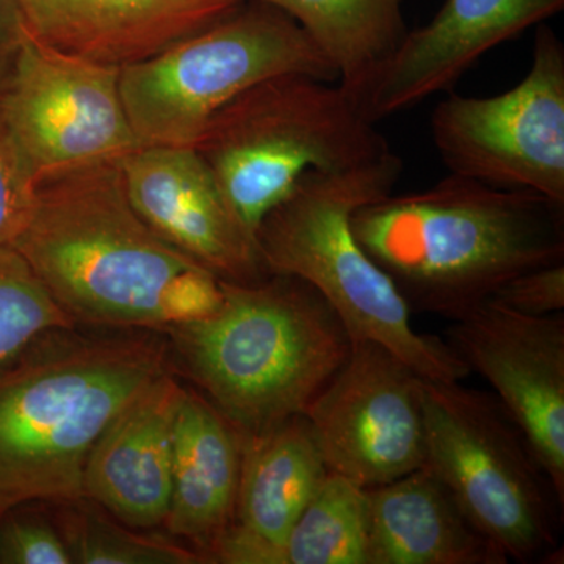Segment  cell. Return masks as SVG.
I'll return each instance as SVG.
<instances>
[{
	"instance_id": "cell-1",
	"label": "cell",
	"mask_w": 564,
	"mask_h": 564,
	"mask_svg": "<svg viewBox=\"0 0 564 564\" xmlns=\"http://www.w3.org/2000/svg\"><path fill=\"white\" fill-rule=\"evenodd\" d=\"M11 247L76 323L169 334L220 302V280L133 209L120 162L40 181Z\"/></svg>"
},
{
	"instance_id": "cell-2",
	"label": "cell",
	"mask_w": 564,
	"mask_h": 564,
	"mask_svg": "<svg viewBox=\"0 0 564 564\" xmlns=\"http://www.w3.org/2000/svg\"><path fill=\"white\" fill-rule=\"evenodd\" d=\"M351 228L411 313L452 322L518 274L564 262V204L458 174L362 204Z\"/></svg>"
},
{
	"instance_id": "cell-3",
	"label": "cell",
	"mask_w": 564,
	"mask_h": 564,
	"mask_svg": "<svg viewBox=\"0 0 564 564\" xmlns=\"http://www.w3.org/2000/svg\"><path fill=\"white\" fill-rule=\"evenodd\" d=\"M76 328L43 333L0 364V518L25 503L84 499L93 445L170 370V347L152 332Z\"/></svg>"
},
{
	"instance_id": "cell-4",
	"label": "cell",
	"mask_w": 564,
	"mask_h": 564,
	"mask_svg": "<svg viewBox=\"0 0 564 564\" xmlns=\"http://www.w3.org/2000/svg\"><path fill=\"white\" fill-rule=\"evenodd\" d=\"M217 307L166 334L188 377L245 436L306 413L352 339L321 292L289 274L220 281Z\"/></svg>"
},
{
	"instance_id": "cell-5",
	"label": "cell",
	"mask_w": 564,
	"mask_h": 564,
	"mask_svg": "<svg viewBox=\"0 0 564 564\" xmlns=\"http://www.w3.org/2000/svg\"><path fill=\"white\" fill-rule=\"evenodd\" d=\"M402 172L389 151L344 172L303 174L263 218L259 248L270 274L300 278L321 292L352 340L383 345L429 380L462 381L469 367L440 337L415 332L410 306L352 232L355 210L393 192Z\"/></svg>"
},
{
	"instance_id": "cell-6",
	"label": "cell",
	"mask_w": 564,
	"mask_h": 564,
	"mask_svg": "<svg viewBox=\"0 0 564 564\" xmlns=\"http://www.w3.org/2000/svg\"><path fill=\"white\" fill-rule=\"evenodd\" d=\"M195 150L256 237L263 218L307 172H344L391 151L343 84L282 74L212 117Z\"/></svg>"
},
{
	"instance_id": "cell-7",
	"label": "cell",
	"mask_w": 564,
	"mask_h": 564,
	"mask_svg": "<svg viewBox=\"0 0 564 564\" xmlns=\"http://www.w3.org/2000/svg\"><path fill=\"white\" fill-rule=\"evenodd\" d=\"M282 74L339 79L289 14L262 0H243L202 32L120 69V88L140 147L195 148L226 104Z\"/></svg>"
},
{
	"instance_id": "cell-8",
	"label": "cell",
	"mask_w": 564,
	"mask_h": 564,
	"mask_svg": "<svg viewBox=\"0 0 564 564\" xmlns=\"http://www.w3.org/2000/svg\"><path fill=\"white\" fill-rule=\"evenodd\" d=\"M425 467L507 558L551 563L564 503L496 395L459 381L422 378Z\"/></svg>"
},
{
	"instance_id": "cell-9",
	"label": "cell",
	"mask_w": 564,
	"mask_h": 564,
	"mask_svg": "<svg viewBox=\"0 0 564 564\" xmlns=\"http://www.w3.org/2000/svg\"><path fill=\"white\" fill-rule=\"evenodd\" d=\"M432 139L451 174L564 204V46L547 25L532 65L491 98L451 95L433 110Z\"/></svg>"
},
{
	"instance_id": "cell-10",
	"label": "cell",
	"mask_w": 564,
	"mask_h": 564,
	"mask_svg": "<svg viewBox=\"0 0 564 564\" xmlns=\"http://www.w3.org/2000/svg\"><path fill=\"white\" fill-rule=\"evenodd\" d=\"M0 118L39 182L120 162L140 148L120 69L54 50L29 32L0 90Z\"/></svg>"
},
{
	"instance_id": "cell-11",
	"label": "cell",
	"mask_w": 564,
	"mask_h": 564,
	"mask_svg": "<svg viewBox=\"0 0 564 564\" xmlns=\"http://www.w3.org/2000/svg\"><path fill=\"white\" fill-rule=\"evenodd\" d=\"M422 378L383 345L352 340L304 413L329 473L369 489L425 466Z\"/></svg>"
},
{
	"instance_id": "cell-12",
	"label": "cell",
	"mask_w": 564,
	"mask_h": 564,
	"mask_svg": "<svg viewBox=\"0 0 564 564\" xmlns=\"http://www.w3.org/2000/svg\"><path fill=\"white\" fill-rule=\"evenodd\" d=\"M448 345L492 386L564 503V315L530 317L484 302L454 321Z\"/></svg>"
},
{
	"instance_id": "cell-13",
	"label": "cell",
	"mask_w": 564,
	"mask_h": 564,
	"mask_svg": "<svg viewBox=\"0 0 564 564\" xmlns=\"http://www.w3.org/2000/svg\"><path fill=\"white\" fill-rule=\"evenodd\" d=\"M120 170L137 214L217 280L248 284L270 276L258 237L195 148L140 147L121 159Z\"/></svg>"
},
{
	"instance_id": "cell-14",
	"label": "cell",
	"mask_w": 564,
	"mask_h": 564,
	"mask_svg": "<svg viewBox=\"0 0 564 564\" xmlns=\"http://www.w3.org/2000/svg\"><path fill=\"white\" fill-rule=\"evenodd\" d=\"M563 7L564 0H445L429 24L406 32L355 96L375 122L413 109Z\"/></svg>"
},
{
	"instance_id": "cell-15",
	"label": "cell",
	"mask_w": 564,
	"mask_h": 564,
	"mask_svg": "<svg viewBox=\"0 0 564 564\" xmlns=\"http://www.w3.org/2000/svg\"><path fill=\"white\" fill-rule=\"evenodd\" d=\"M185 388L165 372L111 419L84 470V499L132 529L165 524L172 502L174 421Z\"/></svg>"
},
{
	"instance_id": "cell-16",
	"label": "cell",
	"mask_w": 564,
	"mask_h": 564,
	"mask_svg": "<svg viewBox=\"0 0 564 564\" xmlns=\"http://www.w3.org/2000/svg\"><path fill=\"white\" fill-rule=\"evenodd\" d=\"M243 0H20L33 39L122 69L202 32Z\"/></svg>"
},
{
	"instance_id": "cell-17",
	"label": "cell",
	"mask_w": 564,
	"mask_h": 564,
	"mask_svg": "<svg viewBox=\"0 0 564 564\" xmlns=\"http://www.w3.org/2000/svg\"><path fill=\"white\" fill-rule=\"evenodd\" d=\"M328 473L304 414L256 436L243 434L236 513L210 563L273 564Z\"/></svg>"
},
{
	"instance_id": "cell-18",
	"label": "cell",
	"mask_w": 564,
	"mask_h": 564,
	"mask_svg": "<svg viewBox=\"0 0 564 564\" xmlns=\"http://www.w3.org/2000/svg\"><path fill=\"white\" fill-rule=\"evenodd\" d=\"M243 434L202 393L185 389L173 436V489L165 525L204 562L236 513Z\"/></svg>"
},
{
	"instance_id": "cell-19",
	"label": "cell",
	"mask_w": 564,
	"mask_h": 564,
	"mask_svg": "<svg viewBox=\"0 0 564 564\" xmlns=\"http://www.w3.org/2000/svg\"><path fill=\"white\" fill-rule=\"evenodd\" d=\"M367 564H507L443 481L421 467L369 488Z\"/></svg>"
},
{
	"instance_id": "cell-20",
	"label": "cell",
	"mask_w": 564,
	"mask_h": 564,
	"mask_svg": "<svg viewBox=\"0 0 564 564\" xmlns=\"http://www.w3.org/2000/svg\"><path fill=\"white\" fill-rule=\"evenodd\" d=\"M292 18L355 95L406 35L402 0H262Z\"/></svg>"
},
{
	"instance_id": "cell-21",
	"label": "cell",
	"mask_w": 564,
	"mask_h": 564,
	"mask_svg": "<svg viewBox=\"0 0 564 564\" xmlns=\"http://www.w3.org/2000/svg\"><path fill=\"white\" fill-rule=\"evenodd\" d=\"M369 534V489L328 473L273 564H367Z\"/></svg>"
},
{
	"instance_id": "cell-22",
	"label": "cell",
	"mask_w": 564,
	"mask_h": 564,
	"mask_svg": "<svg viewBox=\"0 0 564 564\" xmlns=\"http://www.w3.org/2000/svg\"><path fill=\"white\" fill-rule=\"evenodd\" d=\"M62 516L61 534L73 563L196 564L202 555L163 538L132 533L104 516L80 507L79 500Z\"/></svg>"
},
{
	"instance_id": "cell-23",
	"label": "cell",
	"mask_w": 564,
	"mask_h": 564,
	"mask_svg": "<svg viewBox=\"0 0 564 564\" xmlns=\"http://www.w3.org/2000/svg\"><path fill=\"white\" fill-rule=\"evenodd\" d=\"M76 326L20 252L0 248V364L43 333Z\"/></svg>"
},
{
	"instance_id": "cell-24",
	"label": "cell",
	"mask_w": 564,
	"mask_h": 564,
	"mask_svg": "<svg viewBox=\"0 0 564 564\" xmlns=\"http://www.w3.org/2000/svg\"><path fill=\"white\" fill-rule=\"evenodd\" d=\"M36 181L6 122L0 118V248L11 247L31 220Z\"/></svg>"
},
{
	"instance_id": "cell-25",
	"label": "cell",
	"mask_w": 564,
	"mask_h": 564,
	"mask_svg": "<svg viewBox=\"0 0 564 564\" xmlns=\"http://www.w3.org/2000/svg\"><path fill=\"white\" fill-rule=\"evenodd\" d=\"M0 563L70 564L61 532L40 518H0Z\"/></svg>"
},
{
	"instance_id": "cell-26",
	"label": "cell",
	"mask_w": 564,
	"mask_h": 564,
	"mask_svg": "<svg viewBox=\"0 0 564 564\" xmlns=\"http://www.w3.org/2000/svg\"><path fill=\"white\" fill-rule=\"evenodd\" d=\"M491 302L530 317L564 311V262L538 267L505 282Z\"/></svg>"
},
{
	"instance_id": "cell-27",
	"label": "cell",
	"mask_w": 564,
	"mask_h": 564,
	"mask_svg": "<svg viewBox=\"0 0 564 564\" xmlns=\"http://www.w3.org/2000/svg\"><path fill=\"white\" fill-rule=\"evenodd\" d=\"M28 36L20 0H0V90L9 79Z\"/></svg>"
}]
</instances>
